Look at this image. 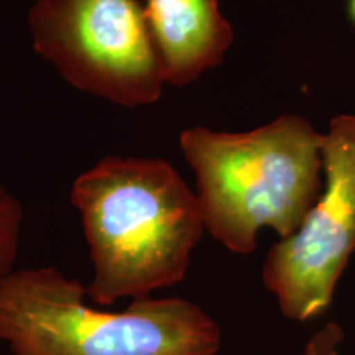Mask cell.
<instances>
[{"instance_id":"obj_1","label":"cell","mask_w":355,"mask_h":355,"mask_svg":"<svg viewBox=\"0 0 355 355\" xmlns=\"http://www.w3.org/2000/svg\"><path fill=\"white\" fill-rule=\"evenodd\" d=\"M94 275L92 304L146 298L188 273L206 232L198 194L162 158L105 157L74 180Z\"/></svg>"},{"instance_id":"obj_2","label":"cell","mask_w":355,"mask_h":355,"mask_svg":"<svg viewBox=\"0 0 355 355\" xmlns=\"http://www.w3.org/2000/svg\"><path fill=\"white\" fill-rule=\"evenodd\" d=\"M321 145L322 133L298 114L242 133L181 132L211 237L234 254L250 255L261 229L279 239L295 234L322 193Z\"/></svg>"},{"instance_id":"obj_3","label":"cell","mask_w":355,"mask_h":355,"mask_svg":"<svg viewBox=\"0 0 355 355\" xmlns=\"http://www.w3.org/2000/svg\"><path fill=\"white\" fill-rule=\"evenodd\" d=\"M87 286L55 266L0 279V343L12 355H217L222 331L184 298L133 300L123 311L87 301Z\"/></svg>"},{"instance_id":"obj_4","label":"cell","mask_w":355,"mask_h":355,"mask_svg":"<svg viewBox=\"0 0 355 355\" xmlns=\"http://www.w3.org/2000/svg\"><path fill=\"white\" fill-rule=\"evenodd\" d=\"M37 55L71 86L122 107L155 104L166 86L140 0H35Z\"/></svg>"},{"instance_id":"obj_5","label":"cell","mask_w":355,"mask_h":355,"mask_svg":"<svg viewBox=\"0 0 355 355\" xmlns=\"http://www.w3.org/2000/svg\"><path fill=\"white\" fill-rule=\"evenodd\" d=\"M326 183L295 234L266 254L261 279L291 321H311L332 304L355 252V115L331 119L322 135Z\"/></svg>"},{"instance_id":"obj_6","label":"cell","mask_w":355,"mask_h":355,"mask_svg":"<svg viewBox=\"0 0 355 355\" xmlns=\"http://www.w3.org/2000/svg\"><path fill=\"white\" fill-rule=\"evenodd\" d=\"M168 86L184 87L219 66L235 33L219 0H140Z\"/></svg>"},{"instance_id":"obj_7","label":"cell","mask_w":355,"mask_h":355,"mask_svg":"<svg viewBox=\"0 0 355 355\" xmlns=\"http://www.w3.org/2000/svg\"><path fill=\"white\" fill-rule=\"evenodd\" d=\"M24 206L0 183V279L13 272L19 255Z\"/></svg>"},{"instance_id":"obj_8","label":"cell","mask_w":355,"mask_h":355,"mask_svg":"<svg viewBox=\"0 0 355 355\" xmlns=\"http://www.w3.org/2000/svg\"><path fill=\"white\" fill-rule=\"evenodd\" d=\"M343 340V327L336 322H329L311 337L303 355H340L339 347Z\"/></svg>"},{"instance_id":"obj_9","label":"cell","mask_w":355,"mask_h":355,"mask_svg":"<svg viewBox=\"0 0 355 355\" xmlns=\"http://www.w3.org/2000/svg\"><path fill=\"white\" fill-rule=\"evenodd\" d=\"M349 15L352 24L355 25V0H349Z\"/></svg>"}]
</instances>
